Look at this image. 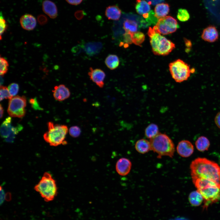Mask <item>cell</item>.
<instances>
[{"mask_svg":"<svg viewBox=\"0 0 220 220\" xmlns=\"http://www.w3.org/2000/svg\"><path fill=\"white\" fill-rule=\"evenodd\" d=\"M215 122L217 126L220 129V112L217 113L215 116Z\"/></svg>","mask_w":220,"mask_h":220,"instance_id":"cell-38","label":"cell"},{"mask_svg":"<svg viewBox=\"0 0 220 220\" xmlns=\"http://www.w3.org/2000/svg\"><path fill=\"white\" fill-rule=\"evenodd\" d=\"M148 2L145 0H137L135 9L137 12L139 14L142 15L145 18L148 17L150 11V6Z\"/></svg>","mask_w":220,"mask_h":220,"instance_id":"cell-17","label":"cell"},{"mask_svg":"<svg viewBox=\"0 0 220 220\" xmlns=\"http://www.w3.org/2000/svg\"><path fill=\"white\" fill-rule=\"evenodd\" d=\"M47 125L48 130L43 135L45 140L51 146H56L66 143L64 139L68 131L67 127L54 124L51 122H48Z\"/></svg>","mask_w":220,"mask_h":220,"instance_id":"cell-5","label":"cell"},{"mask_svg":"<svg viewBox=\"0 0 220 220\" xmlns=\"http://www.w3.org/2000/svg\"><path fill=\"white\" fill-rule=\"evenodd\" d=\"M8 89L10 95L13 97L17 94L19 89L18 85L15 83H13L9 85Z\"/></svg>","mask_w":220,"mask_h":220,"instance_id":"cell-32","label":"cell"},{"mask_svg":"<svg viewBox=\"0 0 220 220\" xmlns=\"http://www.w3.org/2000/svg\"><path fill=\"white\" fill-rule=\"evenodd\" d=\"M69 4L74 5H76L80 4L82 0H66Z\"/></svg>","mask_w":220,"mask_h":220,"instance_id":"cell-39","label":"cell"},{"mask_svg":"<svg viewBox=\"0 0 220 220\" xmlns=\"http://www.w3.org/2000/svg\"><path fill=\"white\" fill-rule=\"evenodd\" d=\"M124 42L127 44H131L132 42L131 38V34L125 33L123 35Z\"/></svg>","mask_w":220,"mask_h":220,"instance_id":"cell-37","label":"cell"},{"mask_svg":"<svg viewBox=\"0 0 220 220\" xmlns=\"http://www.w3.org/2000/svg\"><path fill=\"white\" fill-rule=\"evenodd\" d=\"M197 190L203 197L204 208H207L209 205L217 202L220 199V188L218 187H210Z\"/></svg>","mask_w":220,"mask_h":220,"instance_id":"cell-9","label":"cell"},{"mask_svg":"<svg viewBox=\"0 0 220 220\" xmlns=\"http://www.w3.org/2000/svg\"><path fill=\"white\" fill-rule=\"evenodd\" d=\"M184 42L186 46L187 47H190L191 46L192 43L191 42L190 40L186 38H185L184 39Z\"/></svg>","mask_w":220,"mask_h":220,"instance_id":"cell-42","label":"cell"},{"mask_svg":"<svg viewBox=\"0 0 220 220\" xmlns=\"http://www.w3.org/2000/svg\"><path fill=\"white\" fill-rule=\"evenodd\" d=\"M26 100L24 96H16L9 99L7 111L13 117L22 118L25 113Z\"/></svg>","mask_w":220,"mask_h":220,"instance_id":"cell-7","label":"cell"},{"mask_svg":"<svg viewBox=\"0 0 220 220\" xmlns=\"http://www.w3.org/2000/svg\"><path fill=\"white\" fill-rule=\"evenodd\" d=\"M29 102L31 104L32 107L35 110H41L42 108L40 107L36 98L31 99Z\"/></svg>","mask_w":220,"mask_h":220,"instance_id":"cell-35","label":"cell"},{"mask_svg":"<svg viewBox=\"0 0 220 220\" xmlns=\"http://www.w3.org/2000/svg\"><path fill=\"white\" fill-rule=\"evenodd\" d=\"M192 181L198 180L220 188V167L206 158L198 157L190 164Z\"/></svg>","mask_w":220,"mask_h":220,"instance_id":"cell-1","label":"cell"},{"mask_svg":"<svg viewBox=\"0 0 220 220\" xmlns=\"http://www.w3.org/2000/svg\"><path fill=\"white\" fill-rule=\"evenodd\" d=\"M159 133L158 127L154 123L149 124L145 128V136L150 139L155 137Z\"/></svg>","mask_w":220,"mask_h":220,"instance_id":"cell-26","label":"cell"},{"mask_svg":"<svg viewBox=\"0 0 220 220\" xmlns=\"http://www.w3.org/2000/svg\"><path fill=\"white\" fill-rule=\"evenodd\" d=\"M34 189L46 202L53 200L57 194L56 181L51 174L48 172L43 174L39 182L35 186Z\"/></svg>","mask_w":220,"mask_h":220,"instance_id":"cell-4","label":"cell"},{"mask_svg":"<svg viewBox=\"0 0 220 220\" xmlns=\"http://www.w3.org/2000/svg\"><path fill=\"white\" fill-rule=\"evenodd\" d=\"M201 37L205 41L214 42L218 38V32L215 27L213 25H210L204 29Z\"/></svg>","mask_w":220,"mask_h":220,"instance_id":"cell-12","label":"cell"},{"mask_svg":"<svg viewBox=\"0 0 220 220\" xmlns=\"http://www.w3.org/2000/svg\"><path fill=\"white\" fill-rule=\"evenodd\" d=\"M69 132L70 135L72 137L77 138L80 135L81 130L79 127L77 126H73L69 128Z\"/></svg>","mask_w":220,"mask_h":220,"instance_id":"cell-33","label":"cell"},{"mask_svg":"<svg viewBox=\"0 0 220 220\" xmlns=\"http://www.w3.org/2000/svg\"><path fill=\"white\" fill-rule=\"evenodd\" d=\"M43 11L50 18L54 19L57 15V9L55 4L50 0H45L42 4Z\"/></svg>","mask_w":220,"mask_h":220,"instance_id":"cell-16","label":"cell"},{"mask_svg":"<svg viewBox=\"0 0 220 220\" xmlns=\"http://www.w3.org/2000/svg\"><path fill=\"white\" fill-rule=\"evenodd\" d=\"M195 145L198 150L204 152L208 149L210 142L207 138L204 136H201L198 138L196 140Z\"/></svg>","mask_w":220,"mask_h":220,"instance_id":"cell-24","label":"cell"},{"mask_svg":"<svg viewBox=\"0 0 220 220\" xmlns=\"http://www.w3.org/2000/svg\"><path fill=\"white\" fill-rule=\"evenodd\" d=\"M0 39H2V35L6 31L7 28V24L6 22L4 19L3 15L1 13L0 19Z\"/></svg>","mask_w":220,"mask_h":220,"instance_id":"cell-34","label":"cell"},{"mask_svg":"<svg viewBox=\"0 0 220 220\" xmlns=\"http://www.w3.org/2000/svg\"><path fill=\"white\" fill-rule=\"evenodd\" d=\"M177 17L180 21L185 22L188 20L190 15L187 10L181 8L178 10Z\"/></svg>","mask_w":220,"mask_h":220,"instance_id":"cell-29","label":"cell"},{"mask_svg":"<svg viewBox=\"0 0 220 220\" xmlns=\"http://www.w3.org/2000/svg\"><path fill=\"white\" fill-rule=\"evenodd\" d=\"M52 91L55 99L59 101L68 98L70 95L69 89L63 84L55 86Z\"/></svg>","mask_w":220,"mask_h":220,"instance_id":"cell-14","label":"cell"},{"mask_svg":"<svg viewBox=\"0 0 220 220\" xmlns=\"http://www.w3.org/2000/svg\"><path fill=\"white\" fill-rule=\"evenodd\" d=\"M149 4L155 5L164 1V0H147Z\"/></svg>","mask_w":220,"mask_h":220,"instance_id":"cell-40","label":"cell"},{"mask_svg":"<svg viewBox=\"0 0 220 220\" xmlns=\"http://www.w3.org/2000/svg\"><path fill=\"white\" fill-rule=\"evenodd\" d=\"M169 66L172 78L178 82L187 80L191 73L189 65L180 59L170 63Z\"/></svg>","mask_w":220,"mask_h":220,"instance_id":"cell-6","label":"cell"},{"mask_svg":"<svg viewBox=\"0 0 220 220\" xmlns=\"http://www.w3.org/2000/svg\"><path fill=\"white\" fill-rule=\"evenodd\" d=\"M153 53L157 55L168 54L175 48V45L158 32L154 28H149L148 32Z\"/></svg>","mask_w":220,"mask_h":220,"instance_id":"cell-2","label":"cell"},{"mask_svg":"<svg viewBox=\"0 0 220 220\" xmlns=\"http://www.w3.org/2000/svg\"><path fill=\"white\" fill-rule=\"evenodd\" d=\"M169 10V6L168 4H159L156 6L154 9L155 16L159 19L165 17L168 13Z\"/></svg>","mask_w":220,"mask_h":220,"instance_id":"cell-20","label":"cell"},{"mask_svg":"<svg viewBox=\"0 0 220 220\" xmlns=\"http://www.w3.org/2000/svg\"><path fill=\"white\" fill-rule=\"evenodd\" d=\"M105 63L107 67L113 70L116 68L119 64L118 57L116 55L110 54L106 58Z\"/></svg>","mask_w":220,"mask_h":220,"instance_id":"cell-22","label":"cell"},{"mask_svg":"<svg viewBox=\"0 0 220 220\" xmlns=\"http://www.w3.org/2000/svg\"><path fill=\"white\" fill-rule=\"evenodd\" d=\"M0 118H2L3 116V108L2 107L1 105H0Z\"/></svg>","mask_w":220,"mask_h":220,"instance_id":"cell-43","label":"cell"},{"mask_svg":"<svg viewBox=\"0 0 220 220\" xmlns=\"http://www.w3.org/2000/svg\"><path fill=\"white\" fill-rule=\"evenodd\" d=\"M131 38L132 43L136 45L141 46L144 41L145 36L142 32L137 31L131 34Z\"/></svg>","mask_w":220,"mask_h":220,"instance_id":"cell-27","label":"cell"},{"mask_svg":"<svg viewBox=\"0 0 220 220\" xmlns=\"http://www.w3.org/2000/svg\"><path fill=\"white\" fill-rule=\"evenodd\" d=\"M105 15L109 20H118L121 15V11L117 6H109L105 10Z\"/></svg>","mask_w":220,"mask_h":220,"instance_id":"cell-19","label":"cell"},{"mask_svg":"<svg viewBox=\"0 0 220 220\" xmlns=\"http://www.w3.org/2000/svg\"><path fill=\"white\" fill-rule=\"evenodd\" d=\"M178 27L177 20L167 16L159 19L153 28L160 34L166 35L175 32Z\"/></svg>","mask_w":220,"mask_h":220,"instance_id":"cell-8","label":"cell"},{"mask_svg":"<svg viewBox=\"0 0 220 220\" xmlns=\"http://www.w3.org/2000/svg\"><path fill=\"white\" fill-rule=\"evenodd\" d=\"M0 74L1 76H3L8 71L9 64L6 60L1 57L0 58Z\"/></svg>","mask_w":220,"mask_h":220,"instance_id":"cell-30","label":"cell"},{"mask_svg":"<svg viewBox=\"0 0 220 220\" xmlns=\"http://www.w3.org/2000/svg\"><path fill=\"white\" fill-rule=\"evenodd\" d=\"M20 23L24 29L31 31L34 29L36 25V20L33 16L30 14L23 15L20 19Z\"/></svg>","mask_w":220,"mask_h":220,"instance_id":"cell-15","label":"cell"},{"mask_svg":"<svg viewBox=\"0 0 220 220\" xmlns=\"http://www.w3.org/2000/svg\"><path fill=\"white\" fill-rule=\"evenodd\" d=\"M1 82H0L1 85L0 86H1L2 84L3 83H3V79H2V78H1Z\"/></svg>","mask_w":220,"mask_h":220,"instance_id":"cell-44","label":"cell"},{"mask_svg":"<svg viewBox=\"0 0 220 220\" xmlns=\"http://www.w3.org/2000/svg\"><path fill=\"white\" fill-rule=\"evenodd\" d=\"M23 128L22 125L20 124H18L15 127H13L11 133L8 137L5 139V141L9 142H13L15 135L22 130Z\"/></svg>","mask_w":220,"mask_h":220,"instance_id":"cell-28","label":"cell"},{"mask_svg":"<svg viewBox=\"0 0 220 220\" xmlns=\"http://www.w3.org/2000/svg\"><path fill=\"white\" fill-rule=\"evenodd\" d=\"M0 195V204H1L4 201L6 196L4 191L1 188Z\"/></svg>","mask_w":220,"mask_h":220,"instance_id":"cell-41","label":"cell"},{"mask_svg":"<svg viewBox=\"0 0 220 220\" xmlns=\"http://www.w3.org/2000/svg\"><path fill=\"white\" fill-rule=\"evenodd\" d=\"M189 200L191 205L196 206L200 205L204 201V199L200 193L197 190L190 193Z\"/></svg>","mask_w":220,"mask_h":220,"instance_id":"cell-23","label":"cell"},{"mask_svg":"<svg viewBox=\"0 0 220 220\" xmlns=\"http://www.w3.org/2000/svg\"><path fill=\"white\" fill-rule=\"evenodd\" d=\"M131 167L132 163L129 160L126 158H122L117 161L116 165V169L119 174L124 176L129 173Z\"/></svg>","mask_w":220,"mask_h":220,"instance_id":"cell-13","label":"cell"},{"mask_svg":"<svg viewBox=\"0 0 220 220\" xmlns=\"http://www.w3.org/2000/svg\"><path fill=\"white\" fill-rule=\"evenodd\" d=\"M13 127L11 125V118H7L2 123L0 127V134L2 138H6L11 133Z\"/></svg>","mask_w":220,"mask_h":220,"instance_id":"cell-21","label":"cell"},{"mask_svg":"<svg viewBox=\"0 0 220 220\" xmlns=\"http://www.w3.org/2000/svg\"><path fill=\"white\" fill-rule=\"evenodd\" d=\"M135 148L139 153L144 154L151 150V147L150 141L144 139L138 140L135 143Z\"/></svg>","mask_w":220,"mask_h":220,"instance_id":"cell-18","label":"cell"},{"mask_svg":"<svg viewBox=\"0 0 220 220\" xmlns=\"http://www.w3.org/2000/svg\"><path fill=\"white\" fill-rule=\"evenodd\" d=\"M176 150L178 154L183 157H188L193 153L194 148L192 144L189 141L183 140L178 144Z\"/></svg>","mask_w":220,"mask_h":220,"instance_id":"cell-10","label":"cell"},{"mask_svg":"<svg viewBox=\"0 0 220 220\" xmlns=\"http://www.w3.org/2000/svg\"><path fill=\"white\" fill-rule=\"evenodd\" d=\"M48 19L46 17L43 15H40L38 17V21L39 23L41 25H43L46 23Z\"/></svg>","mask_w":220,"mask_h":220,"instance_id":"cell-36","label":"cell"},{"mask_svg":"<svg viewBox=\"0 0 220 220\" xmlns=\"http://www.w3.org/2000/svg\"><path fill=\"white\" fill-rule=\"evenodd\" d=\"M0 101L4 99H10L12 97L10 95L8 88L6 86H0Z\"/></svg>","mask_w":220,"mask_h":220,"instance_id":"cell-31","label":"cell"},{"mask_svg":"<svg viewBox=\"0 0 220 220\" xmlns=\"http://www.w3.org/2000/svg\"><path fill=\"white\" fill-rule=\"evenodd\" d=\"M123 28L126 33L132 34L137 31L138 24L134 20L127 19L123 23Z\"/></svg>","mask_w":220,"mask_h":220,"instance_id":"cell-25","label":"cell"},{"mask_svg":"<svg viewBox=\"0 0 220 220\" xmlns=\"http://www.w3.org/2000/svg\"><path fill=\"white\" fill-rule=\"evenodd\" d=\"M88 75L90 79L99 87L102 88L103 87L105 74L102 70L99 68L94 69L90 67L89 68Z\"/></svg>","mask_w":220,"mask_h":220,"instance_id":"cell-11","label":"cell"},{"mask_svg":"<svg viewBox=\"0 0 220 220\" xmlns=\"http://www.w3.org/2000/svg\"><path fill=\"white\" fill-rule=\"evenodd\" d=\"M151 150L157 154V157L161 158L163 156L172 158L175 151L174 144L166 134L159 133L156 136L150 139Z\"/></svg>","mask_w":220,"mask_h":220,"instance_id":"cell-3","label":"cell"}]
</instances>
